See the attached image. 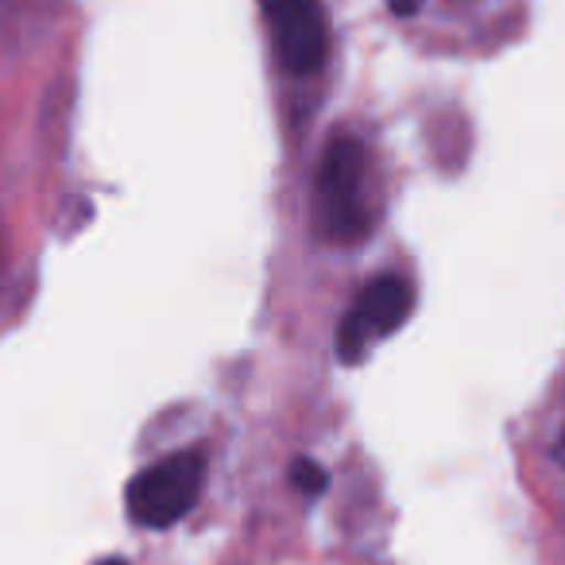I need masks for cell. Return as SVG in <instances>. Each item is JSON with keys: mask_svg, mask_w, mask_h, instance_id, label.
I'll use <instances>...</instances> for the list:
<instances>
[{"mask_svg": "<svg viewBox=\"0 0 565 565\" xmlns=\"http://www.w3.org/2000/svg\"><path fill=\"white\" fill-rule=\"evenodd\" d=\"M364 174H369V151L356 136L338 132L322 151L315 198H318V228L330 244H361L372 233V213L364 202Z\"/></svg>", "mask_w": 565, "mask_h": 565, "instance_id": "obj_1", "label": "cell"}, {"mask_svg": "<svg viewBox=\"0 0 565 565\" xmlns=\"http://www.w3.org/2000/svg\"><path fill=\"white\" fill-rule=\"evenodd\" d=\"M392 12H395V17H415L418 0H392Z\"/></svg>", "mask_w": 565, "mask_h": 565, "instance_id": "obj_6", "label": "cell"}, {"mask_svg": "<svg viewBox=\"0 0 565 565\" xmlns=\"http://www.w3.org/2000/svg\"><path fill=\"white\" fill-rule=\"evenodd\" d=\"M275 55L291 74H318L330 58V20L322 0H259Z\"/></svg>", "mask_w": 565, "mask_h": 565, "instance_id": "obj_3", "label": "cell"}, {"mask_svg": "<svg viewBox=\"0 0 565 565\" xmlns=\"http://www.w3.org/2000/svg\"><path fill=\"white\" fill-rule=\"evenodd\" d=\"M291 480H295V488H299L302 495H310V500H318V495H322L326 488H330V472H326L318 461H310V457L295 461Z\"/></svg>", "mask_w": 565, "mask_h": 565, "instance_id": "obj_5", "label": "cell"}, {"mask_svg": "<svg viewBox=\"0 0 565 565\" xmlns=\"http://www.w3.org/2000/svg\"><path fill=\"white\" fill-rule=\"evenodd\" d=\"M205 488V457L198 449H182L174 457L148 465L132 484L125 488L128 515L148 531L174 526L198 503Z\"/></svg>", "mask_w": 565, "mask_h": 565, "instance_id": "obj_2", "label": "cell"}, {"mask_svg": "<svg viewBox=\"0 0 565 565\" xmlns=\"http://www.w3.org/2000/svg\"><path fill=\"white\" fill-rule=\"evenodd\" d=\"M102 565H125V562H120V557H109V562H102Z\"/></svg>", "mask_w": 565, "mask_h": 565, "instance_id": "obj_7", "label": "cell"}, {"mask_svg": "<svg viewBox=\"0 0 565 565\" xmlns=\"http://www.w3.org/2000/svg\"><path fill=\"white\" fill-rule=\"evenodd\" d=\"M411 315V282L384 275L372 279L361 295H356L353 310L341 318L338 326V356L345 364H361L372 341L392 338Z\"/></svg>", "mask_w": 565, "mask_h": 565, "instance_id": "obj_4", "label": "cell"}]
</instances>
